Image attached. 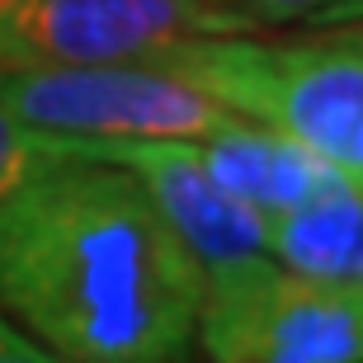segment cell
<instances>
[{"instance_id":"1","label":"cell","mask_w":363,"mask_h":363,"mask_svg":"<svg viewBox=\"0 0 363 363\" xmlns=\"http://www.w3.org/2000/svg\"><path fill=\"white\" fill-rule=\"evenodd\" d=\"M203 269L128 165L52 151L0 189V311L62 363H184Z\"/></svg>"},{"instance_id":"2","label":"cell","mask_w":363,"mask_h":363,"mask_svg":"<svg viewBox=\"0 0 363 363\" xmlns=\"http://www.w3.org/2000/svg\"><path fill=\"white\" fill-rule=\"evenodd\" d=\"M217 104L302 142L363 189V43L321 28L307 43H255L245 33L184 38L147 57Z\"/></svg>"},{"instance_id":"3","label":"cell","mask_w":363,"mask_h":363,"mask_svg":"<svg viewBox=\"0 0 363 363\" xmlns=\"http://www.w3.org/2000/svg\"><path fill=\"white\" fill-rule=\"evenodd\" d=\"M194 340L208 363H363V288L245 259L203 279Z\"/></svg>"},{"instance_id":"4","label":"cell","mask_w":363,"mask_h":363,"mask_svg":"<svg viewBox=\"0 0 363 363\" xmlns=\"http://www.w3.org/2000/svg\"><path fill=\"white\" fill-rule=\"evenodd\" d=\"M0 108L48 137H137V142H199L241 113L217 104L147 62L118 67H10L0 62Z\"/></svg>"},{"instance_id":"5","label":"cell","mask_w":363,"mask_h":363,"mask_svg":"<svg viewBox=\"0 0 363 363\" xmlns=\"http://www.w3.org/2000/svg\"><path fill=\"white\" fill-rule=\"evenodd\" d=\"M241 33L203 0H14L0 14L10 67H118L170 43Z\"/></svg>"},{"instance_id":"6","label":"cell","mask_w":363,"mask_h":363,"mask_svg":"<svg viewBox=\"0 0 363 363\" xmlns=\"http://www.w3.org/2000/svg\"><path fill=\"white\" fill-rule=\"evenodd\" d=\"M48 151H76V156L128 165L151 194V203L161 208V217L175 227V236L203 269V279L269 255L264 250V222L269 217L255 213L250 203L231 199L227 189L203 170V161L194 156V142H137V137L67 142V137H48Z\"/></svg>"},{"instance_id":"7","label":"cell","mask_w":363,"mask_h":363,"mask_svg":"<svg viewBox=\"0 0 363 363\" xmlns=\"http://www.w3.org/2000/svg\"><path fill=\"white\" fill-rule=\"evenodd\" d=\"M194 156L203 170L227 189L231 199L250 203L255 213L274 217L283 208H297L307 199H321L330 189L350 184L335 165H325L302 142L274 133L255 118H236L222 133H208L194 142Z\"/></svg>"},{"instance_id":"8","label":"cell","mask_w":363,"mask_h":363,"mask_svg":"<svg viewBox=\"0 0 363 363\" xmlns=\"http://www.w3.org/2000/svg\"><path fill=\"white\" fill-rule=\"evenodd\" d=\"M264 250L293 274L363 288V189L340 184L274 213L264 222Z\"/></svg>"},{"instance_id":"9","label":"cell","mask_w":363,"mask_h":363,"mask_svg":"<svg viewBox=\"0 0 363 363\" xmlns=\"http://www.w3.org/2000/svg\"><path fill=\"white\" fill-rule=\"evenodd\" d=\"M217 14H227L231 24L250 33V28H283V24H307L311 14L330 5V0H203Z\"/></svg>"},{"instance_id":"10","label":"cell","mask_w":363,"mask_h":363,"mask_svg":"<svg viewBox=\"0 0 363 363\" xmlns=\"http://www.w3.org/2000/svg\"><path fill=\"white\" fill-rule=\"evenodd\" d=\"M43 156H52L48 151V137L24 128V123H14L5 108H0V189H10L14 179H24L33 165H43Z\"/></svg>"},{"instance_id":"11","label":"cell","mask_w":363,"mask_h":363,"mask_svg":"<svg viewBox=\"0 0 363 363\" xmlns=\"http://www.w3.org/2000/svg\"><path fill=\"white\" fill-rule=\"evenodd\" d=\"M0 363H62V359L48 354L43 345H33V340H28L24 330L0 311Z\"/></svg>"},{"instance_id":"12","label":"cell","mask_w":363,"mask_h":363,"mask_svg":"<svg viewBox=\"0 0 363 363\" xmlns=\"http://www.w3.org/2000/svg\"><path fill=\"white\" fill-rule=\"evenodd\" d=\"M363 24V0H330L307 19V28H350Z\"/></svg>"},{"instance_id":"13","label":"cell","mask_w":363,"mask_h":363,"mask_svg":"<svg viewBox=\"0 0 363 363\" xmlns=\"http://www.w3.org/2000/svg\"><path fill=\"white\" fill-rule=\"evenodd\" d=\"M10 5H14V0H0V14H5V10H10Z\"/></svg>"}]
</instances>
